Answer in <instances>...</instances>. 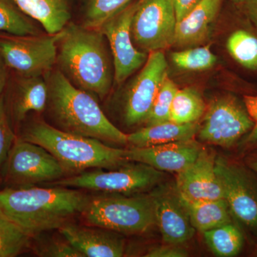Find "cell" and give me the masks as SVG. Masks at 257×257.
I'll use <instances>...</instances> for the list:
<instances>
[{"label":"cell","mask_w":257,"mask_h":257,"mask_svg":"<svg viewBox=\"0 0 257 257\" xmlns=\"http://www.w3.org/2000/svg\"><path fill=\"white\" fill-rule=\"evenodd\" d=\"M48 86L42 77H21L11 99V114L16 122H20L32 111L40 113L46 109Z\"/></svg>","instance_id":"obj_19"},{"label":"cell","mask_w":257,"mask_h":257,"mask_svg":"<svg viewBox=\"0 0 257 257\" xmlns=\"http://www.w3.org/2000/svg\"><path fill=\"white\" fill-rule=\"evenodd\" d=\"M204 112L205 104L196 89H178L172 101L170 121L179 124L197 122Z\"/></svg>","instance_id":"obj_23"},{"label":"cell","mask_w":257,"mask_h":257,"mask_svg":"<svg viewBox=\"0 0 257 257\" xmlns=\"http://www.w3.org/2000/svg\"><path fill=\"white\" fill-rule=\"evenodd\" d=\"M189 253L179 244L167 243L162 246H156L151 248L145 255L147 257H186Z\"/></svg>","instance_id":"obj_33"},{"label":"cell","mask_w":257,"mask_h":257,"mask_svg":"<svg viewBox=\"0 0 257 257\" xmlns=\"http://www.w3.org/2000/svg\"><path fill=\"white\" fill-rule=\"evenodd\" d=\"M58 230L84 257H121L124 255V240L116 231L71 222Z\"/></svg>","instance_id":"obj_17"},{"label":"cell","mask_w":257,"mask_h":257,"mask_svg":"<svg viewBox=\"0 0 257 257\" xmlns=\"http://www.w3.org/2000/svg\"><path fill=\"white\" fill-rule=\"evenodd\" d=\"M201 1L202 0H173L177 21H180Z\"/></svg>","instance_id":"obj_35"},{"label":"cell","mask_w":257,"mask_h":257,"mask_svg":"<svg viewBox=\"0 0 257 257\" xmlns=\"http://www.w3.org/2000/svg\"><path fill=\"white\" fill-rule=\"evenodd\" d=\"M229 55L236 62L249 70H257V37L251 32L238 30L226 42Z\"/></svg>","instance_id":"obj_26"},{"label":"cell","mask_w":257,"mask_h":257,"mask_svg":"<svg viewBox=\"0 0 257 257\" xmlns=\"http://www.w3.org/2000/svg\"><path fill=\"white\" fill-rule=\"evenodd\" d=\"M248 165L251 170L257 173V154H255L253 156L250 157Z\"/></svg>","instance_id":"obj_38"},{"label":"cell","mask_w":257,"mask_h":257,"mask_svg":"<svg viewBox=\"0 0 257 257\" xmlns=\"http://www.w3.org/2000/svg\"><path fill=\"white\" fill-rule=\"evenodd\" d=\"M177 23L173 0H139L131 25L135 47L148 54L169 48Z\"/></svg>","instance_id":"obj_9"},{"label":"cell","mask_w":257,"mask_h":257,"mask_svg":"<svg viewBox=\"0 0 257 257\" xmlns=\"http://www.w3.org/2000/svg\"><path fill=\"white\" fill-rule=\"evenodd\" d=\"M241 6L244 14L257 29V0H243Z\"/></svg>","instance_id":"obj_36"},{"label":"cell","mask_w":257,"mask_h":257,"mask_svg":"<svg viewBox=\"0 0 257 257\" xmlns=\"http://www.w3.org/2000/svg\"><path fill=\"white\" fill-rule=\"evenodd\" d=\"M180 199L187 209L192 226L201 232L231 222V211L225 199L206 200H187L182 197Z\"/></svg>","instance_id":"obj_22"},{"label":"cell","mask_w":257,"mask_h":257,"mask_svg":"<svg viewBox=\"0 0 257 257\" xmlns=\"http://www.w3.org/2000/svg\"><path fill=\"white\" fill-rule=\"evenodd\" d=\"M82 215L88 224L124 234H143L156 225L152 194L90 198Z\"/></svg>","instance_id":"obj_5"},{"label":"cell","mask_w":257,"mask_h":257,"mask_svg":"<svg viewBox=\"0 0 257 257\" xmlns=\"http://www.w3.org/2000/svg\"><path fill=\"white\" fill-rule=\"evenodd\" d=\"M243 0H230V2H231L233 4L238 5V6H239L243 3Z\"/></svg>","instance_id":"obj_39"},{"label":"cell","mask_w":257,"mask_h":257,"mask_svg":"<svg viewBox=\"0 0 257 257\" xmlns=\"http://www.w3.org/2000/svg\"><path fill=\"white\" fill-rule=\"evenodd\" d=\"M243 104L248 114L254 121V126L248 134L246 143H257V95L245 96Z\"/></svg>","instance_id":"obj_34"},{"label":"cell","mask_w":257,"mask_h":257,"mask_svg":"<svg viewBox=\"0 0 257 257\" xmlns=\"http://www.w3.org/2000/svg\"><path fill=\"white\" fill-rule=\"evenodd\" d=\"M207 246L218 256H234L242 247L241 231L231 222L203 232Z\"/></svg>","instance_id":"obj_24"},{"label":"cell","mask_w":257,"mask_h":257,"mask_svg":"<svg viewBox=\"0 0 257 257\" xmlns=\"http://www.w3.org/2000/svg\"><path fill=\"white\" fill-rule=\"evenodd\" d=\"M0 32L13 35H37L39 30L32 19L13 0H0Z\"/></svg>","instance_id":"obj_25"},{"label":"cell","mask_w":257,"mask_h":257,"mask_svg":"<svg viewBox=\"0 0 257 257\" xmlns=\"http://www.w3.org/2000/svg\"><path fill=\"white\" fill-rule=\"evenodd\" d=\"M89 199L79 190L61 186L12 187L0 191V214L34 237L82 214Z\"/></svg>","instance_id":"obj_1"},{"label":"cell","mask_w":257,"mask_h":257,"mask_svg":"<svg viewBox=\"0 0 257 257\" xmlns=\"http://www.w3.org/2000/svg\"><path fill=\"white\" fill-rule=\"evenodd\" d=\"M50 152L66 173L79 174L89 169H114L128 163L122 149L107 146L96 139L62 131L41 120L24 128L21 137Z\"/></svg>","instance_id":"obj_4"},{"label":"cell","mask_w":257,"mask_h":257,"mask_svg":"<svg viewBox=\"0 0 257 257\" xmlns=\"http://www.w3.org/2000/svg\"><path fill=\"white\" fill-rule=\"evenodd\" d=\"M10 123L4 101L0 99V169L3 168L10 150L17 140Z\"/></svg>","instance_id":"obj_32"},{"label":"cell","mask_w":257,"mask_h":257,"mask_svg":"<svg viewBox=\"0 0 257 257\" xmlns=\"http://www.w3.org/2000/svg\"><path fill=\"white\" fill-rule=\"evenodd\" d=\"M216 171L231 214L257 233L256 177L243 167L217 157Z\"/></svg>","instance_id":"obj_13"},{"label":"cell","mask_w":257,"mask_h":257,"mask_svg":"<svg viewBox=\"0 0 257 257\" xmlns=\"http://www.w3.org/2000/svg\"><path fill=\"white\" fill-rule=\"evenodd\" d=\"M5 180L13 187L47 184L63 178L66 172L50 152L37 144L17 138L5 161Z\"/></svg>","instance_id":"obj_8"},{"label":"cell","mask_w":257,"mask_h":257,"mask_svg":"<svg viewBox=\"0 0 257 257\" xmlns=\"http://www.w3.org/2000/svg\"><path fill=\"white\" fill-rule=\"evenodd\" d=\"M253 126L244 104L234 96H223L209 104L197 135L204 143L230 147Z\"/></svg>","instance_id":"obj_10"},{"label":"cell","mask_w":257,"mask_h":257,"mask_svg":"<svg viewBox=\"0 0 257 257\" xmlns=\"http://www.w3.org/2000/svg\"><path fill=\"white\" fill-rule=\"evenodd\" d=\"M24 13L36 20L47 34L58 33L71 19L70 0H13Z\"/></svg>","instance_id":"obj_21"},{"label":"cell","mask_w":257,"mask_h":257,"mask_svg":"<svg viewBox=\"0 0 257 257\" xmlns=\"http://www.w3.org/2000/svg\"><path fill=\"white\" fill-rule=\"evenodd\" d=\"M177 90L175 83L167 75L147 116L146 126L170 121L171 107Z\"/></svg>","instance_id":"obj_30"},{"label":"cell","mask_w":257,"mask_h":257,"mask_svg":"<svg viewBox=\"0 0 257 257\" xmlns=\"http://www.w3.org/2000/svg\"><path fill=\"white\" fill-rule=\"evenodd\" d=\"M167 68L163 51L148 54L143 68L125 92L122 117L126 126L145 122L164 79L168 75Z\"/></svg>","instance_id":"obj_12"},{"label":"cell","mask_w":257,"mask_h":257,"mask_svg":"<svg viewBox=\"0 0 257 257\" xmlns=\"http://www.w3.org/2000/svg\"><path fill=\"white\" fill-rule=\"evenodd\" d=\"M134 0H89L84 14L83 26L97 29Z\"/></svg>","instance_id":"obj_29"},{"label":"cell","mask_w":257,"mask_h":257,"mask_svg":"<svg viewBox=\"0 0 257 257\" xmlns=\"http://www.w3.org/2000/svg\"><path fill=\"white\" fill-rule=\"evenodd\" d=\"M171 59L179 69L192 72L210 69L217 60V57L212 53L209 46L199 47L173 52L171 55Z\"/></svg>","instance_id":"obj_28"},{"label":"cell","mask_w":257,"mask_h":257,"mask_svg":"<svg viewBox=\"0 0 257 257\" xmlns=\"http://www.w3.org/2000/svg\"><path fill=\"white\" fill-rule=\"evenodd\" d=\"M202 149L192 139L156 146L131 147L124 150V156L128 162L145 164L160 172L179 173L197 159Z\"/></svg>","instance_id":"obj_15"},{"label":"cell","mask_w":257,"mask_h":257,"mask_svg":"<svg viewBox=\"0 0 257 257\" xmlns=\"http://www.w3.org/2000/svg\"><path fill=\"white\" fill-rule=\"evenodd\" d=\"M106 37L98 29L69 23L58 43L60 70L79 89L102 99L112 85Z\"/></svg>","instance_id":"obj_3"},{"label":"cell","mask_w":257,"mask_h":257,"mask_svg":"<svg viewBox=\"0 0 257 257\" xmlns=\"http://www.w3.org/2000/svg\"><path fill=\"white\" fill-rule=\"evenodd\" d=\"M162 172L145 164L125 165L113 170L95 169L62 178L48 185L118 193L125 195L152 188L160 182Z\"/></svg>","instance_id":"obj_7"},{"label":"cell","mask_w":257,"mask_h":257,"mask_svg":"<svg viewBox=\"0 0 257 257\" xmlns=\"http://www.w3.org/2000/svg\"><path fill=\"white\" fill-rule=\"evenodd\" d=\"M224 0H202L176 27V46L187 47L201 45L209 36L211 25L221 8Z\"/></svg>","instance_id":"obj_18"},{"label":"cell","mask_w":257,"mask_h":257,"mask_svg":"<svg viewBox=\"0 0 257 257\" xmlns=\"http://www.w3.org/2000/svg\"><path fill=\"white\" fill-rule=\"evenodd\" d=\"M46 109L56 128L101 142L127 145V134L116 127L101 109L95 96L74 86L59 70L46 74Z\"/></svg>","instance_id":"obj_2"},{"label":"cell","mask_w":257,"mask_h":257,"mask_svg":"<svg viewBox=\"0 0 257 257\" xmlns=\"http://www.w3.org/2000/svg\"><path fill=\"white\" fill-rule=\"evenodd\" d=\"M152 195L155 202L156 225L164 241L181 244L190 239L196 229L191 223L177 189L158 190Z\"/></svg>","instance_id":"obj_16"},{"label":"cell","mask_w":257,"mask_h":257,"mask_svg":"<svg viewBox=\"0 0 257 257\" xmlns=\"http://www.w3.org/2000/svg\"><path fill=\"white\" fill-rule=\"evenodd\" d=\"M32 237L0 214V257H15L31 247Z\"/></svg>","instance_id":"obj_27"},{"label":"cell","mask_w":257,"mask_h":257,"mask_svg":"<svg viewBox=\"0 0 257 257\" xmlns=\"http://www.w3.org/2000/svg\"><path fill=\"white\" fill-rule=\"evenodd\" d=\"M216 160L212 150L202 148L197 159L177 173L175 188L180 197L187 200L224 199Z\"/></svg>","instance_id":"obj_14"},{"label":"cell","mask_w":257,"mask_h":257,"mask_svg":"<svg viewBox=\"0 0 257 257\" xmlns=\"http://www.w3.org/2000/svg\"><path fill=\"white\" fill-rule=\"evenodd\" d=\"M35 243L31 246L37 256L41 257H84L82 253L62 237L43 236L42 234L34 236Z\"/></svg>","instance_id":"obj_31"},{"label":"cell","mask_w":257,"mask_h":257,"mask_svg":"<svg viewBox=\"0 0 257 257\" xmlns=\"http://www.w3.org/2000/svg\"><path fill=\"white\" fill-rule=\"evenodd\" d=\"M200 124H179L172 121L146 126L128 134V144L132 147H146L192 140L197 135Z\"/></svg>","instance_id":"obj_20"},{"label":"cell","mask_w":257,"mask_h":257,"mask_svg":"<svg viewBox=\"0 0 257 257\" xmlns=\"http://www.w3.org/2000/svg\"><path fill=\"white\" fill-rule=\"evenodd\" d=\"M64 29L58 33L0 37V56L8 68L20 77L46 75L57 63L58 43Z\"/></svg>","instance_id":"obj_6"},{"label":"cell","mask_w":257,"mask_h":257,"mask_svg":"<svg viewBox=\"0 0 257 257\" xmlns=\"http://www.w3.org/2000/svg\"><path fill=\"white\" fill-rule=\"evenodd\" d=\"M138 2L134 0L97 28L109 42L114 62V79L117 84L142 68L148 57V53L135 47L132 37V22Z\"/></svg>","instance_id":"obj_11"},{"label":"cell","mask_w":257,"mask_h":257,"mask_svg":"<svg viewBox=\"0 0 257 257\" xmlns=\"http://www.w3.org/2000/svg\"><path fill=\"white\" fill-rule=\"evenodd\" d=\"M7 68L8 67L0 56V99H1L2 94L4 91L5 85H6L7 77H8Z\"/></svg>","instance_id":"obj_37"}]
</instances>
